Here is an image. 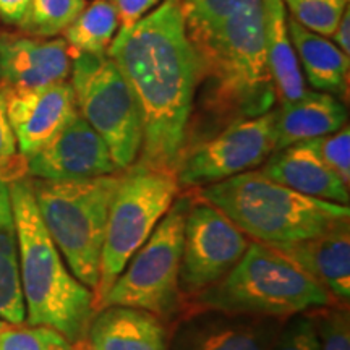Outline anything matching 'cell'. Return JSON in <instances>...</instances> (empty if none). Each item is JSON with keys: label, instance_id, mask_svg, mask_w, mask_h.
Segmentation results:
<instances>
[{"label": "cell", "instance_id": "obj_11", "mask_svg": "<svg viewBox=\"0 0 350 350\" xmlns=\"http://www.w3.org/2000/svg\"><path fill=\"white\" fill-rule=\"evenodd\" d=\"M248 243L247 235L224 213L193 193L178 271L183 305L229 274L247 252Z\"/></svg>", "mask_w": 350, "mask_h": 350}, {"label": "cell", "instance_id": "obj_22", "mask_svg": "<svg viewBox=\"0 0 350 350\" xmlns=\"http://www.w3.org/2000/svg\"><path fill=\"white\" fill-rule=\"evenodd\" d=\"M0 319L25 325L26 306L21 291L18 240L8 182L0 178Z\"/></svg>", "mask_w": 350, "mask_h": 350}, {"label": "cell", "instance_id": "obj_34", "mask_svg": "<svg viewBox=\"0 0 350 350\" xmlns=\"http://www.w3.org/2000/svg\"><path fill=\"white\" fill-rule=\"evenodd\" d=\"M332 39H334L336 46L339 47L344 54L350 55V10L345 7V10L340 16L338 26H336L334 33H332Z\"/></svg>", "mask_w": 350, "mask_h": 350}, {"label": "cell", "instance_id": "obj_25", "mask_svg": "<svg viewBox=\"0 0 350 350\" xmlns=\"http://www.w3.org/2000/svg\"><path fill=\"white\" fill-rule=\"evenodd\" d=\"M265 0H178L185 29H206L235 13L260 7Z\"/></svg>", "mask_w": 350, "mask_h": 350}, {"label": "cell", "instance_id": "obj_14", "mask_svg": "<svg viewBox=\"0 0 350 350\" xmlns=\"http://www.w3.org/2000/svg\"><path fill=\"white\" fill-rule=\"evenodd\" d=\"M7 116L23 159L42 150L78 113L72 83L3 91Z\"/></svg>", "mask_w": 350, "mask_h": 350}, {"label": "cell", "instance_id": "obj_27", "mask_svg": "<svg viewBox=\"0 0 350 350\" xmlns=\"http://www.w3.org/2000/svg\"><path fill=\"white\" fill-rule=\"evenodd\" d=\"M47 326H8L0 332V350H85Z\"/></svg>", "mask_w": 350, "mask_h": 350}, {"label": "cell", "instance_id": "obj_16", "mask_svg": "<svg viewBox=\"0 0 350 350\" xmlns=\"http://www.w3.org/2000/svg\"><path fill=\"white\" fill-rule=\"evenodd\" d=\"M321 284L338 301L350 300V224L344 222L314 237L271 245Z\"/></svg>", "mask_w": 350, "mask_h": 350}, {"label": "cell", "instance_id": "obj_23", "mask_svg": "<svg viewBox=\"0 0 350 350\" xmlns=\"http://www.w3.org/2000/svg\"><path fill=\"white\" fill-rule=\"evenodd\" d=\"M117 28L119 20L111 3L107 0H94L65 29L64 39L72 52L103 55L107 54Z\"/></svg>", "mask_w": 350, "mask_h": 350}, {"label": "cell", "instance_id": "obj_13", "mask_svg": "<svg viewBox=\"0 0 350 350\" xmlns=\"http://www.w3.org/2000/svg\"><path fill=\"white\" fill-rule=\"evenodd\" d=\"M26 161V174L42 180H75L122 172L107 144L78 112L42 150Z\"/></svg>", "mask_w": 350, "mask_h": 350}, {"label": "cell", "instance_id": "obj_10", "mask_svg": "<svg viewBox=\"0 0 350 350\" xmlns=\"http://www.w3.org/2000/svg\"><path fill=\"white\" fill-rule=\"evenodd\" d=\"M275 148V109L230 122L216 133L183 150L175 170L178 187L195 190L248 172Z\"/></svg>", "mask_w": 350, "mask_h": 350}, {"label": "cell", "instance_id": "obj_31", "mask_svg": "<svg viewBox=\"0 0 350 350\" xmlns=\"http://www.w3.org/2000/svg\"><path fill=\"white\" fill-rule=\"evenodd\" d=\"M18 156L20 152L18 146H16L15 133H13L10 120H8L7 116L5 93H3V90L0 88V175L3 172H10L12 180L16 178V174L13 172V170L20 167Z\"/></svg>", "mask_w": 350, "mask_h": 350}, {"label": "cell", "instance_id": "obj_12", "mask_svg": "<svg viewBox=\"0 0 350 350\" xmlns=\"http://www.w3.org/2000/svg\"><path fill=\"white\" fill-rule=\"evenodd\" d=\"M287 318L187 310L170 325L167 350H269Z\"/></svg>", "mask_w": 350, "mask_h": 350}, {"label": "cell", "instance_id": "obj_1", "mask_svg": "<svg viewBox=\"0 0 350 350\" xmlns=\"http://www.w3.org/2000/svg\"><path fill=\"white\" fill-rule=\"evenodd\" d=\"M138 100L143 119L139 167L175 174L193 113L198 64L178 0H165L109 47Z\"/></svg>", "mask_w": 350, "mask_h": 350}, {"label": "cell", "instance_id": "obj_7", "mask_svg": "<svg viewBox=\"0 0 350 350\" xmlns=\"http://www.w3.org/2000/svg\"><path fill=\"white\" fill-rule=\"evenodd\" d=\"M191 201V190L177 195L150 239L130 258L106 295L96 305V312L112 305L131 306L154 313L169 325L180 317L183 301L178 291V271L183 230Z\"/></svg>", "mask_w": 350, "mask_h": 350}, {"label": "cell", "instance_id": "obj_29", "mask_svg": "<svg viewBox=\"0 0 350 350\" xmlns=\"http://www.w3.org/2000/svg\"><path fill=\"white\" fill-rule=\"evenodd\" d=\"M321 161L349 187L350 183V130L344 125L334 133L306 139Z\"/></svg>", "mask_w": 350, "mask_h": 350}, {"label": "cell", "instance_id": "obj_6", "mask_svg": "<svg viewBox=\"0 0 350 350\" xmlns=\"http://www.w3.org/2000/svg\"><path fill=\"white\" fill-rule=\"evenodd\" d=\"M124 172L75 180L29 178L52 242L78 281L96 292L107 216Z\"/></svg>", "mask_w": 350, "mask_h": 350}, {"label": "cell", "instance_id": "obj_24", "mask_svg": "<svg viewBox=\"0 0 350 350\" xmlns=\"http://www.w3.org/2000/svg\"><path fill=\"white\" fill-rule=\"evenodd\" d=\"M85 7V0H31L18 26L29 36L54 38L64 33Z\"/></svg>", "mask_w": 350, "mask_h": 350}, {"label": "cell", "instance_id": "obj_9", "mask_svg": "<svg viewBox=\"0 0 350 350\" xmlns=\"http://www.w3.org/2000/svg\"><path fill=\"white\" fill-rule=\"evenodd\" d=\"M178 191L180 187L175 174L139 165L124 170L109 209L94 308L130 258L150 239L157 222L172 206Z\"/></svg>", "mask_w": 350, "mask_h": 350}, {"label": "cell", "instance_id": "obj_17", "mask_svg": "<svg viewBox=\"0 0 350 350\" xmlns=\"http://www.w3.org/2000/svg\"><path fill=\"white\" fill-rule=\"evenodd\" d=\"M260 172L297 193L344 206L350 203L349 187L323 163L308 142L273 151L261 164Z\"/></svg>", "mask_w": 350, "mask_h": 350}, {"label": "cell", "instance_id": "obj_2", "mask_svg": "<svg viewBox=\"0 0 350 350\" xmlns=\"http://www.w3.org/2000/svg\"><path fill=\"white\" fill-rule=\"evenodd\" d=\"M187 34L198 64L193 109L208 116L214 133L230 122L274 107L278 99L266 57L265 3Z\"/></svg>", "mask_w": 350, "mask_h": 350}, {"label": "cell", "instance_id": "obj_8", "mask_svg": "<svg viewBox=\"0 0 350 350\" xmlns=\"http://www.w3.org/2000/svg\"><path fill=\"white\" fill-rule=\"evenodd\" d=\"M72 88L78 112L104 139L117 169L137 163L143 119L129 81L107 54L72 52Z\"/></svg>", "mask_w": 350, "mask_h": 350}, {"label": "cell", "instance_id": "obj_3", "mask_svg": "<svg viewBox=\"0 0 350 350\" xmlns=\"http://www.w3.org/2000/svg\"><path fill=\"white\" fill-rule=\"evenodd\" d=\"M16 240L20 279L28 326H47L75 345H86L94 310V294L68 269L39 216L29 178L8 182Z\"/></svg>", "mask_w": 350, "mask_h": 350}, {"label": "cell", "instance_id": "obj_21", "mask_svg": "<svg viewBox=\"0 0 350 350\" xmlns=\"http://www.w3.org/2000/svg\"><path fill=\"white\" fill-rule=\"evenodd\" d=\"M265 38L275 99L286 104L301 98L306 91L305 80L294 44L288 38L287 13L282 0H265Z\"/></svg>", "mask_w": 350, "mask_h": 350}, {"label": "cell", "instance_id": "obj_35", "mask_svg": "<svg viewBox=\"0 0 350 350\" xmlns=\"http://www.w3.org/2000/svg\"><path fill=\"white\" fill-rule=\"evenodd\" d=\"M10 326L8 325V323H5V321H2V319H0V332H2L3 329H7V327Z\"/></svg>", "mask_w": 350, "mask_h": 350}, {"label": "cell", "instance_id": "obj_19", "mask_svg": "<svg viewBox=\"0 0 350 350\" xmlns=\"http://www.w3.org/2000/svg\"><path fill=\"white\" fill-rule=\"evenodd\" d=\"M347 125V107L336 96L321 91H305L301 98L275 109L274 151L334 133Z\"/></svg>", "mask_w": 350, "mask_h": 350}, {"label": "cell", "instance_id": "obj_15", "mask_svg": "<svg viewBox=\"0 0 350 350\" xmlns=\"http://www.w3.org/2000/svg\"><path fill=\"white\" fill-rule=\"evenodd\" d=\"M72 51L65 39L0 34V88L33 90L67 81Z\"/></svg>", "mask_w": 350, "mask_h": 350}, {"label": "cell", "instance_id": "obj_4", "mask_svg": "<svg viewBox=\"0 0 350 350\" xmlns=\"http://www.w3.org/2000/svg\"><path fill=\"white\" fill-rule=\"evenodd\" d=\"M193 193L224 213L245 235L266 245L305 240L350 221L349 206L297 193L260 169L195 188Z\"/></svg>", "mask_w": 350, "mask_h": 350}, {"label": "cell", "instance_id": "obj_33", "mask_svg": "<svg viewBox=\"0 0 350 350\" xmlns=\"http://www.w3.org/2000/svg\"><path fill=\"white\" fill-rule=\"evenodd\" d=\"M31 0H0V18L5 23L18 25L23 20Z\"/></svg>", "mask_w": 350, "mask_h": 350}, {"label": "cell", "instance_id": "obj_18", "mask_svg": "<svg viewBox=\"0 0 350 350\" xmlns=\"http://www.w3.org/2000/svg\"><path fill=\"white\" fill-rule=\"evenodd\" d=\"M170 325L154 313L131 306H106L94 313L88 350H167Z\"/></svg>", "mask_w": 350, "mask_h": 350}, {"label": "cell", "instance_id": "obj_37", "mask_svg": "<svg viewBox=\"0 0 350 350\" xmlns=\"http://www.w3.org/2000/svg\"><path fill=\"white\" fill-rule=\"evenodd\" d=\"M85 350H88V349H86V347H85Z\"/></svg>", "mask_w": 350, "mask_h": 350}, {"label": "cell", "instance_id": "obj_32", "mask_svg": "<svg viewBox=\"0 0 350 350\" xmlns=\"http://www.w3.org/2000/svg\"><path fill=\"white\" fill-rule=\"evenodd\" d=\"M119 20V29H129L148 15V12L163 0H107Z\"/></svg>", "mask_w": 350, "mask_h": 350}, {"label": "cell", "instance_id": "obj_20", "mask_svg": "<svg viewBox=\"0 0 350 350\" xmlns=\"http://www.w3.org/2000/svg\"><path fill=\"white\" fill-rule=\"evenodd\" d=\"M287 31L304 68L306 80L314 90L332 96H347L349 86V55L326 39L294 18H287Z\"/></svg>", "mask_w": 350, "mask_h": 350}, {"label": "cell", "instance_id": "obj_28", "mask_svg": "<svg viewBox=\"0 0 350 350\" xmlns=\"http://www.w3.org/2000/svg\"><path fill=\"white\" fill-rule=\"evenodd\" d=\"M292 18L310 31L331 38L347 7L345 0H282Z\"/></svg>", "mask_w": 350, "mask_h": 350}, {"label": "cell", "instance_id": "obj_26", "mask_svg": "<svg viewBox=\"0 0 350 350\" xmlns=\"http://www.w3.org/2000/svg\"><path fill=\"white\" fill-rule=\"evenodd\" d=\"M306 313L317 329L319 350H350L349 304L334 301Z\"/></svg>", "mask_w": 350, "mask_h": 350}, {"label": "cell", "instance_id": "obj_5", "mask_svg": "<svg viewBox=\"0 0 350 350\" xmlns=\"http://www.w3.org/2000/svg\"><path fill=\"white\" fill-rule=\"evenodd\" d=\"M334 300L321 284L282 253L253 240L230 273L185 301L183 312L214 308L256 317L291 318L334 304Z\"/></svg>", "mask_w": 350, "mask_h": 350}, {"label": "cell", "instance_id": "obj_30", "mask_svg": "<svg viewBox=\"0 0 350 350\" xmlns=\"http://www.w3.org/2000/svg\"><path fill=\"white\" fill-rule=\"evenodd\" d=\"M269 350H319L317 329L308 313L287 318Z\"/></svg>", "mask_w": 350, "mask_h": 350}, {"label": "cell", "instance_id": "obj_36", "mask_svg": "<svg viewBox=\"0 0 350 350\" xmlns=\"http://www.w3.org/2000/svg\"><path fill=\"white\" fill-rule=\"evenodd\" d=\"M345 2H349V0H345Z\"/></svg>", "mask_w": 350, "mask_h": 350}]
</instances>
